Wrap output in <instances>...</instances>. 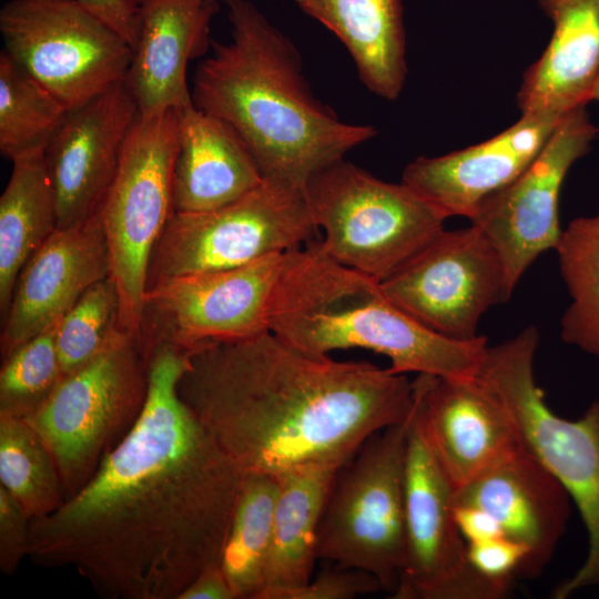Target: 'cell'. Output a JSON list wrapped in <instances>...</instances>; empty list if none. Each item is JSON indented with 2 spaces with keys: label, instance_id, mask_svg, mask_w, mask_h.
Masks as SVG:
<instances>
[{
  "label": "cell",
  "instance_id": "cell-4",
  "mask_svg": "<svg viewBox=\"0 0 599 599\" xmlns=\"http://www.w3.org/2000/svg\"><path fill=\"white\" fill-rule=\"evenodd\" d=\"M271 332L314 355L365 348L386 356L394 373L473 378L488 346L445 337L417 322L380 282L333 258L321 240L285 253Z\"/></svg>",
  "mask_w": 599,
  "mask_h": 599
},
{
  "label": "cell",
  "instance_id": "cell-17",
  "mask_svg": "<svg viewBox=\"0 0 599 599\" xmlns=\"http://www.w3.org/2000/svg\"><path fill=\"white\" fill-rule=\"evenodd\" d=\"M138 113L124 81L68 112L44 148L58 227L99 211Z\"/></svg>",
  "mask_w": 599,
  "mask_h": 599
},
{
  "label": "cell",
  "instance_id": "cell-27",
  "mask_svg": "<svg viewBox=\"0 0 599 599\" xmlns=\"http://www.w3.org/2000/svg\"><path fill=\"white\" fill-rule=\"evenodd\" d=\"M277 476L244 473L220 558L235 599H260L272 547Z\"/></svg>",
  "mask_w": 599,
  "mask_h": 599
},
{
  "label": "cell",
  "instance_id": "cell-25",
  "mask_svg": "<svg viewBox=\"0 0 599 599\" xmlns=\"http://www.w3.org/2000/svg\"><path fill=\"white\" fill-rule=\"evenodd\" d=\"M344 44L363 84L393 101L407 75L402 0H293Z\"/></svg>",
  "mask_w": 599,
  "mask_h": 599
},
{
  "label": "cell",
  "instance_id": "cell-19",
  "mask_svg": "<svg viewBox=\"0 0 599 599\" xmlns=\"http://www.w3.org/2000/svg\"><path fill=\"white\" fill-rule=\"evenodd\" d=\"M454 502L490 514L506 537L527 550L519 578L540 576L564 536L572 499L521 441L454 491Z\"/></svg>",
  "mask_w": 599,
  "mask_h": 599
},
{
  "label": "cell",
  "instance_id": "cell-1",
  "mask_svg": "<svg viewBox=\"0 0 599 599\" xmlns=\"http://www.w3.org/2000/svg\"><path fill=\"white\" fill-rule=\"evenodd\" d=\"M190 354L149 355L141 417L82 489L31 519L32 562L72 567L109 599H179L220 564L244 473L179 395Z\"/></svg>",
  "mask_w": 599,
  "mask_h": 599
},
{
  "label": "cell",
  "instance_id": "cell-11",
  "mask_svg": "<svg viewBox=\"0 0 599 599\" xmlns=\"http://www.w3.org/2000/svg\"><path fill=\"white\" fill-rule=\"evenodd\" d=\"M3 50L67 109L124 81L133 51L78 0H10L0 10Z\"/></svg>",
  "mask_w": 599,
  "mask_h": 599
},
{
  "label": "cell",
  "instance_id": "cell-6",
  "mask_svg": "<svg viewBox=\"0 0 599 599\" xmlns=\"http://www.w3.org/2000/svg\"><path fill=\"white\" fill-rule=\"evenodd\" d=\"M180 134V110L150 116L138 113L99 209L110 277L119 295L118 327L136 344L151 256L174 212L173 174Z\"/></svg>",
  "mask_w": 599,
  "mask_h": 599
},
{
  "label": "cell",
  "instance_id": "cell-20",
  "mask_svg": "<svg viewBox=\"0 0 599 599\" xmlns=\"http://www.w3.org/2000/svg\"><path fill=\"white\" fill-rule=\"evenodd\" d=\"M565 115L521 114L481 143L439 156H418L402 182L447 217H470L488 196L515 181L544 149Z\"/></svg>",
  "mask_w": 599,
  "mask_h": 599
},
{
  "label": "cell",
  "instance_id": "cell-3",
  "mask_svg": "<svg viewBox=\"0 0 599 599\" xmlns=\"http://www.w3.org/2000/svg\"><path fill=\"white\" fill-rule=\"evenodd\" d=\"M231 40H212L195 71L194 105L229 123L264 179L304 189L307 181L377 134L342 121L312 92L301 54L250 0H221Z\"/></svg>",
  "mask_w": 599,
  "mask_h": 599
},
{
  "label": "cell",
  "instance_id": "cell-24",
  "mask_svg": "<svg viewBox=\"0 0 599 599\" xmlns=\"http://www.w3.org/2000/svg\"><path fill=\"white\" fill-rule=\"evenodd\" d=\"M343 465L312 461L277 475L272 547L260 599H286L313 578L319 524Z\"/></svg>",
  "mask_w": 599,
  "mask_h": 599
},
{
  "label": "cell",
  "instance_id": "cell-26",
  "mask_svg": "<svg viewBox=\"0 0 599 599\" xmlns=\"http://www.w3.org/2000/svg\"><path fill=\"white\" fill-rule=\"evenodd\" d=\"M0 197V312H8L18 276L58 229L57 204L44 149L14 158Z\"/></svg>",
  "mask_w": 599,
  "mask_h": 599
},
{
  "label": "cell",
  "instance_id": "cell-32",
  "mask_svg": "<svg viewBox=\"0 0 599 599\" xmlns=\"http://www.w3.org/2000/svg\"><path fill=\"white\" fill-rule=\"evenodd\" d=\"M58 324L1 359L0 415L26 419L51 396L63 377L57 346Z\"/></svg>",
  "mask_w": 599,
  "mask_h": 599
},
{
  "label": "cell",
  "instance_id": "cell-9",
  "mask_svg": "<svg viewBox=\"0 0 599 599\" xmlns=\"http://www.w3.org/2000/svg\"><path fill=\"white\" fill-rule=\"evenodd\" d=\"M409 418L373 434L341 467L317 532L318 560L367 571L392 595L405 559Z\"/></svg>",
  "mask_w": 599,
  "mask_h": 599
},
{
  "label": "cell",
  "instance_id": "cell-33",
  "mask_svg": "<svg viewBox=\"0 0 599 599\" xmlns=\"http://www.w3.org/2000/svg\"><path fill=\"white\" fill-rule=\"evenodd\" d=\"M322 571L307 585L291 592L286 599H353L383 590L379 580L372 573L336 566Z\"/></svg>",
  "mask_w": 599,
  "mask_h": 599
},
{
  "label": "cell",
  "instance_id": "cell-2",
  "mask_svg": "<svg viewBox=\"0 0 599 599\" xmlns=\"http://www.w3.org/2000/svg\"><path fill=\"white\" fill-rule=\"evenodd\" d=\"M177 392L243 473L274 476L312 461L345 464L413 408L406 374L309 354L272 332L191 351Z\"/></svg>",
  "mask_w": 599,
  "mask_h": 599
},
{
  "label": "cell",
  "instance_id": "cell-35",
  "mask_svg": "<svg viewBox=\"0 0 599 599\" xmlns=\"http://www.w3.org/2000/svg\"><path fill=\"white\" fill-rule=\"evenodd\" d=\"M31 518L0 486V570L12 576L29 554Z\"/></svg>",
  "mask_w": 599,
  "mask_h": 599
},
{
  "label": "cell",
  "instance_id": "cell-29",
  "mask_svg": "<svg viewBox=\"0 0 599 599\" xmlns=\"http://www.w3.org/2000/svg\"><path fill=\"white\" fill-rule=\"evenodd\" d=\"M0 486L31 519L52 514L67 500L50 449L23 418L0 415Z\"/></svg>",
  "mask_w": 599,
  "mask_h": 599
},
{
  "label": "cell",
  "instance_id": "cell-16",
  "mask_svg": "<svg viewBox=\"0 0 599 599\" xmlns=\"http://www.w3.org/2000/svg\"><path fill=\"white\" fill-rule=\"evenodd\" d=\"M412 387L413 414L454 490L521 443L507 408L476 376L417 374Z\"/></svg>",
  "mask_w": 599,
  "mask_h": 599
},
{
  "label": "cell",
  "instance_id": "cell-30",
  "mask_svg": "<svg viewBox=\"0 0 599 599\" xmlns=\"http://www.w3.org/2000/svg\"><path fill=\"white\" fill-rule=\"evenodd\" d=\"M68 109L27 73L6 50L0 52V152L13 160L44 149Z\"/></svg>",
  "mask_w": 599,
  "mask_h": 599
},
{
  "label": "cell",
  "instance_id": "cell-21",
  "mask_svg": "<svg viewBox=\"0 0 599 599\" xmlns=\"http://www.w3.org/2000/svg\"><path fill=\"white\" fill-rule=\"evenodd\" d=\"M138 35L124 83L139 114L150 116L193 103L189 62L211 50V23L221 0H136Z\"/></svg>",
  "mask_w": 599,
  "mask_h": 599
},
{
  "label": "cell",
  "instance_id": "cell-7",
  "mask_svg": "<svg viewBox=\"0 0 599 599\" xmlns=\"http://www.w3.org/2000/svg\"><path fill=\"white\" fill-rule=\"evenodd\" d=\"M148 389L146 363L136 343L119 328L95 358L63 376L44 404L26 418L50 449L67 499L87 485L133 429Z\"/></svg>",
  "mask_w": 599,
  "mask_h": 599
},
{
  "label": "cell",
  "instance_id": "cell-31",
  "mask_svg": "<svg viewBox=\"0 0 599 599\" xmlns=\"http://www.w3.org/2000/svg\"><path fill=\"white\" fill-rule=\"evenodd\" d=\"M119 295L110 276L89 287L59 321L55 346L63 376L95 358L119 329Z\"/></svg>",
  "mask_w": 599,
  "mask_h": 599
},
{
  "label": "cell",
  "instance_id": "cell-22",
  "mask_svg": "<svg viewBox=\"0 0 599 599\" xmlns=\"http://www.w3.org/2000/svg\"><path fill=\"white\" fill-rule=\"evenodd\" d=\"M552 22L550 41L524 73L521 114L566 115L587 105L599 75V0H536Z\"/></svg>",
  "mask_w": 599,
  "mask_h": 599
},
{
  "label": "cell",
  "instance_id": "cell-39",
  "mask_svg": "<svg viewBox=\"0 0 599 599\" xmlns=\"http://www.w3.org/2000/svg\"><path fill=\"white\" fill-rule=\"evenodd\" d=\"M590 101H597L599 102V75L591 89L590 95H589V102Z\"/></svg>",
  "mask_w": 599,
  "mask_h": 599
},
{
  "label": "cell",
  "instance_id": "cell-14",
  "mask_svg": "<svg viewBox=\"0 0 599 599\" xmlns=\"http://www.w3.org/2000/svg\"><path fill=\"white\" fill-rule=\"evenodd\" d=\"M454 487L412 414L405 463V559L395 599H501L512 583L470 564L454 516Z\"/></svg>",
  "mask_w": 599,
  "mask_h": 599
},
{
  "label": "cell",
  "instance_id": "cell-5",
  "mask_svg": "<svg viewBox=\"0 0 599 599\" xmlns=\"http://www.w3.org/2000/svg\"><path fill=\"white\" fill-rule=\"evenodd\" d=\"M539 333L528 326L498 345L487 346L476 377L509 412L524 445L564 485L588 532L582 566L552 591L566 599L599 585V400L577 419L556 415L535 379Z\"/></svg>",
  "mask_w": 599,
  "mask_h": 599
},
{
  "label": "cell",
  "instance_id": "cell-10",
  "mask_svg": "<svg viewBox=\"0 0 599 599\" xmlns=\"http://www.w3.org/2000/svg\"><path fill=\"white\" fill-rule=\"evenodd\" d=\"M317 232L304 190L264 179L219 209L173 212L153 250L146 288L166 278L286 253L314 240Z\"/></svg>",
  "mask_w": 599,
  "mask_h": 599
},
{
  "label": "cell",
  "instance_id": "cell-37",
  "mask_svg": "<svg viewBox=\"0 0 599 599\" xmlns=\"http://www.w3.org/2000/svg\"><path fill=\"white\" fill-rule=\"evenodd\" d=\"M454 516L458 529L467 544L505 536L496 519L476 506L454 502Z\"/></svg>",
  "mask_w": 599,
  "mask_h": 599
},
{
  "label": "cell",
  "instance_id": "cell-13",
  "mask_svg": "<svg viewBox=\"0 0 599 599\" xmlns=\"http://www.w3.org/2000/svg\"><path fill=\"white\" fill-rule=\"evenodd\" d=\"M380 285L417 322L457 341L480 336L484 314L515 291L498 252L474 225L444 227Z\"/></svg>",
  "mask_w": 599,
  "mask_h": 599
},
{
  "label": "cell",
  "instance_id": "cell-12",
  "mask_svg": "<svg viewBox=\"0 0 599 599\" xmlns=\"http://www.w3.org/2000/svg\"><path fill=\"white\" fill-rule=\"evenodd\" d=\"M285 253L242 266L186 274L146 288L138 347L146 363L161 345L192 351L271 332Z\"/></svg>",
  "mask_w": 599,
  "mask_h": 599
},
{
  "label": "cell",
  "instance_id": "cell-34",
  "mask_svg": "<svg viewBox=\"0 0 599 599\" xmlns=\"http://www.w3.org/2000/svg\"><path fill=\"white\" fill-rule=\"evenodd\" d=\"M471 566L483 576L512 583L527 558L526 548L506 537L467 544Z\"/></svg>",
  "mask_w": 599,
  "mask_h": 599
},
{
  "label": "cell",
  "instance_id": "cell-18",
  "mask_svg": "<svg viewBox=\"0 0 599 599\" xmlns=\"http://www.w3.org/2000/svg\"><path fill=\"white\" fill-rule=\"evenodd\" d=\"M110 276V257L99 211L58 227L21 270L2 318L1 359L59 323L83 293Z\"/></svg>",
  "mask_w": 599,
  "mask_h": 599
},
{
  "label": "cell",
  "instance_id": "cell-36",
  "mask_svg": "<svg viewBox=\"0 0 599 599\" xmlns=\"http://www.w3.org/2000/svg\"><path fill=\"white\" fill-rule=\"evenodd\" d=\"M81 6L118 32L132 48L138 35L136 0H78Z\"/></svg>",
  "mask_w": 599,
  "mask_h": 599
},
{
  "label": "cell",
  "instance_id": "cell-23",
  "mask_svg": "<svg viewBox=\"0 0 599 599\" xmlns=\"http://www.w3.org/2000/svg\"><path fill=\"white\" fill-rule=\"evenodd\" d=\"M173 174L174 212L219 209L257 187L264 176L245 142L225 121L194 103L180 110Z\"/></svg>",
  "mask_w": 599,
  "mask_h": 599
},
{
  "label": "cell",
  "instance_id": "cell-15",
  "mask_svg": "<svg viewBox=\"0 0 599 599\" xmlns=\"http://www.w3.org/2000/svg\"><path fill=\"white\" fill-rule=\"evenodd\" d=\"M599 135L580 105L566 114L550 139L509 185L485 199L469 217L498 252L510 285L548 250H555L562 229L559 197L571 166L585 156Z\"/></svg>",
  "mask_w": 599,
  "mask_h": 599
},
{
  "label": "cell",
  "instance_id": "cell-28",
  "mask_svg": "<svg viewBox=\"0 0 599 599\" xmlns=\"http://www.w3.org/2000/svg\"><path fill=\"white\" fill-rule=\"evenodd\" d=\"M555 250L570 296L561 338L599 359V212L573 219Z\"/></svg>",
  "mask_w": 599,
  "mask_h": 599
},
{
  "label": "cell",
  "instance_id": "cell-38",
  "mask_svg": "<svg viewBox=\"0 0 599 599\" xmlns=\"http://www.w3.org/2000/svg\"><path fill=\"white\" fill-rule=\"evenodd\" d=\"M179 599H235V595L217 564L201 571Z\"/></svg>",
  "mask_w": 599,
  "mask_h": 599
},
{
  "label": "cell",
  "instance_id": "cell-8",
  "mask_svg": "<svg viewBox=\"0 0 599 599\" xmlns=\"http://www.w3.org/2000/svg\"><path fill=\"white\" fill-rule=\"evenodd\" d=\"M304 194L325 251L339 263L383 281L448 219L407 184L379 180L337 160L315 173Z\"/></svg>",
  "mask_w": 599,
  "mask_h": 599
}]
</instances>
